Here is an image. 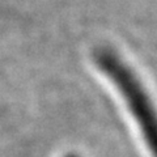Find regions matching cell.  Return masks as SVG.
Returning <instances> with one entry per match:
<instances>
[{"instance_id": "6da1fadb", "label": "cell", "mask_w": 157, "mask_h": 157, "mask_svg": "<svg viewBox=\"0 0 157 157\" xmlns=\"http://www.w3.org/2000/svg\"><path fill=\"white\" fill-rule=\"evenodd\" d=\"M97 64L124 97L134 118L139 123L151 153L157 157V114L139 80L130 68L109 50H102L97 54Z\"/></svg>"}]
</instances>
